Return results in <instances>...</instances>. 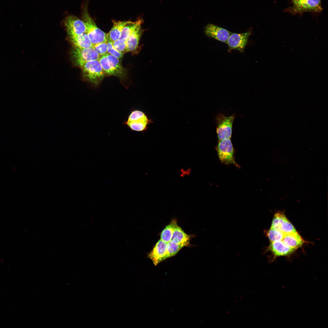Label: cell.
I'll use <instances>...</instances> for the list:
<instances>
[{
  "label": "cell",
  "instance_id": "11",
  "mask_svg": "<svg viewBox=\"0 0 328 328\" xmlns=\"http://www.w3.org/2000/svg\"><path fill=\"white\" fill-rule=\"evenodd\" d=\"M167 243L159 240L156 243L152 251L148 255L149 257L156 265L161 261L166 259V245Z\"/></svg>",
  "mask_w": 328,
  "mask_h": 328
},
{
  "label": "cell",
  "instance_id": "8",
  "mask_svg": "<svg viewBox=\"0 0 328 328\" xmlns=\"http://www.w3.org/2000/svg\"><path fill=\"white\" fill-rule=\"evenodd\" d=\"M251 34V30L246 32L237 33H232L226 43L228 47V51L233 50L244 52L247 45L249 36Z\"/></svg>",
  "mask_w": 328,
  "mask_h": 328
},
{
  "label": "cell",
  "instance_id": "10",
  "mask_svg": "<svg viewBox=\"0 0 328 328\" xmlns=\"http://www.w3.org/2000/svg\"><path fill=\"white\" fill-rule=\"evenodd\" d=\"M64 24L69 35L86 33V27L84 22L76 16H68L65 20Z\"/></svg>",
  "mask_w": 328,
  "mask_h": 328
},
{
  "label": "cell",
  "instance_id": "4",
  "mask_svg": "<svg viewBox=\"0 0 328 328\" xmlns=\"http://www.w3.org/2000/svg\"><path fill=\"white\" fill-rule=\"evenodd\" d=\"M215 149L221 163L227 165L232 164L237 168H240L235 160L234 149L231 138L218 141Z\"/></svg>",
  "mask_w": 328,
  "mask_h": 328
},
{
  "label": "cell",
  "instance_id": "22",
  "mask_svg": "<svg viewBox=\"0 0 328 328\" xmlns=\"http://www.w3.org/2000/svg\"><path fill=\"white\" fill-rule=\"evenodd\" d=\"M287 218L284 214L282 212H278L275 213L272 220L270 228L275 229L282 232L281 230V226Z\"/></svg>",
  "mask_w": 328,
  "mask_h": 328
},
{
  "label": "cell",
  "instance_id": "21",
  "mask_svg": "<svg viewBox=\"0 0 328 328\" xmlns=\"http://www.w3.org/2000/svg\"><path fill=\"white\" fill-rule=\"evenodd\" d=\"M183 247L182 244L178 243L174 240H171L167 244L166 258L176 255Z\"/></svg>",
  "mask_w": 328,
  "mask_h": 328
},
{
  "label": "cell",
  "instance_id": "14",
  "mask_svg": "<svg viewBox=\"0 0 328 328\" xmlns=\"http://www.w3.org/2000/svg\"><path fill=\"white\" fill-rule=\"evenodd\" d=\"M74 46L79 48H93L94 45L86 33L69 35Z\"/></svg>",
  "mask_w": 328,
  "mask_h": 328
},
{
  "label": "cell",
  "instance_id": "6",
  "mask_svg": "<svg viewBox=\"0 0 328 328\" xmlns=\"http://www.w3.org/2000/svg\"><path fill=\"white\" fill-rule=\"evenodd\" d=\"M292 7L288 10L293 14L305 12H320L323 10L321 0H292Z\"/></svg>",
  "mask_w": 328,
  "mask_h": 328
},
{
  "label": "cell",
  "instance_id": "24",
  "mask_svg": "<svg viewBox=\"0 0 328 328\" xmlns=\"http://www.w3.org/2000/svg\"><path fill=\"white\" fill-rule=\"evenodd\" d=\"M265 232L270 242L282 241L284 236V234L281 232L272 228Z\"/></svg>",
  "mask_w": 328,
  "mask_h": 328
},
{
  "label": "cell",
  "instance_id": "2",
  "mask_svg": "<svg viewBox=\"0 0 328 328\" xmlns=\"http://www.w3.org/2000/svg\"><path fill=\"white\" fill-rule=\"evenodd\" d=\"M152 121L142 111L138 109H132L127 119L123 124L128 127L131 130L136 132L146 131Z\"/></svg>",
  "mask_w": 328,
  "mask_h": 328
},
{
  "label": "cell",
  "instance_id": "19",
  "mask_svg": "<svg viewBox=\"0 0 328 328\" xmlns=\"http://www.w3.org/2000/svg\"><path fill=\"white\" fill-rule=\"evenodd\" d=\"M109 64L115 72L116 76L122 77L124 76L125 70L121 65L119 59L116 57L107 53L106 54Z\"/></svg>",
  "mask_w": 328,
  "mask_h": 328
},
{
  "label": "cell",
  "instance_id": "13",
  "mask_svg": "<svg viewBox=\"0 0 328 328\" xmlns=\"http://www.w3.org/2000/svg\"><path fill=\"white\" fill-rule=\"evenodd\" d=\"M144 31L141 26L136 29L125 41L128 52L134 53L138 48L140 39Z\"/></svg>",
  "mask_w": 328,
  "mask_h": 328
},
{
  "label": "cell",
  "instance_id": "15",
  "mask_svg": "<svg viewBox=\"0 0 328 328\" xmlns=\"http://www.w3.org/2000/svg\"><path fill=\"white\" fill-rule=\"evenodd\" d=\"M282 241L288 246L295 249L301 247L304 243V240L297 231L284 235Z\"/></svg>",
  "mask_w": 328,
  "mask_h": 328
},
{
  "label": "cell",
  "instance_id": "20",
  "mask_svg": "<svg viewBox=\"0 0 328 328\" xmlns=\"http://www.w3.org/2000/svg\"><path fill=\"white\" fill-rule=\"evenodd\" d=\"M178 226L175 221H172L162 230L161 234V239L167 243L170 241L174 230Z\"/></svg>",
  "mask_w": 328,
  "mask_h": 328
},
{
  "label": "cell",
  "instance_id": "16",
  "mask_svg": "<svg viewBox=\"0 0 328 328\" xmlns=\"http://www.w3.org/2000/svg\"><path fill=\"white\" fill-rule=\"evenodd\" d=\"M130 21L113 20V26L111 30L107 34V39L112 42L119 39L122 29Z\"/></svg>",
  "mask_w": 328,
  "mask_h": 328
},
{
  "label": "cell",
  "instance_id": "17",
  "mask_svg": "<svg viewBox=\"0 0 328 328\" xmlns=\"http://www.w3.org/2000/svg\"><path fill=\"white\" fill-rule=\"evenodd\" d=\"M144 20L141 18H139L135 22L130 21L122 29L119 39L125 42L130 35L136 29L141 26Z\"/></svg>",
  "mask_w": 328,
  "mask_h": 328
},
{
  "label": "cell",
  "instance_id": "27",
  "mask_svg": "<svg viewBox=\"0 0 328 328\" xmlns=\"http://www.w3.org/2000/svg\"><path fill=\"white\" fill-rule=\"evenodd\" d=\"M93 48L97 52L100 57L108 53L107 41L94 44Z\"/></svg>",
  "mask_w": 328,
  "mask_h": 328
},
{
  "label": "cell",
  "instance_id": "7",
  "mask_svg": "<svg viewBox=\"0 0 328 328\" xmlns=\"http://www.w3.org/2000/svg\"><path fill=\"white\" fill-rule=\"evenodd\" d=\"M71 55L75 63L79 66L85 62L99 60L100 56L93 48H79L73 46Z\"/></svg>",
  "mask_w": 328,
  "mask_h": 328
},
{
  "label": "cell",
  "instance_id": "3",
  "mask_svg": "<svg viewBox=\"0 0 328 328\" xmlns=\"http://www.w3.org/2000/svg\"><path fill=\"white\" fill-rule=\"evenodd\" d=\"M79 66L85 78L95 86L99 85L105 75L98 60L85 62Z\"/></svg>",
  "mask_w": 328,
  "mask_h": 328
},
{
  "label": "cell",
  "instance_id": "12",
  "mask_svg": "<svg viewBox=\"0 0 328 328\" xmlns=\"http://www.w3.org/2000/svg\"><path fill=\"white\" fill-rule=\"evenodd\" d=\"M268 248L276 257L289 255L296 250L288 246L282 241L271 242Z\"/></svg>",
  "mask_w": 328,
  "mask_h": 328
},
{
  "label": "cell",
  "instance_id": "23",
  "mask_svg": "<svg viewBox=\"0 0 328 328\" xmlns=\"http://www.w3.org/2000/svg\"><path fill=\"white\" fill-rule=\"evenodd\" d=\"M98 60L105 75L116 76L115 72L110 65L106 54L100 57Z\"/></svg>",
  "mask_w": 328,
  "mask_h": 328
},
{
  "label": "cell",
  "instance_id": "25",
  "mask_svg": "<svg viewBox=\"0 0 328 328\" xmlns=\"http://www.w3.org/2000/svg\"><path fill=\"white\" fill-rule=\"evenodd\" d=\"M281 230L284 235L296 232L295 227L287 218L282 223Z\"/></svg>",
  "mask_w": 328,
  "mask_h": 328
},
{
  "label": "cell",
  "instance_id": "26",
  "mask_svg": "<svg viewBox=\"0 0 328 328\" xmlns=\"http://www.w3.org/2000/svg\"><path fill=\"white\" fill-rule=\"evenodd\" d=\"M112 42L114 47L118 51L123 54L128 52L126 42L123 40L118 39Z\"/></svg>",
  "mask_w": 328,
  "mask_h": 328
},
{
  "label": "cell",
  "instance_id": "18",
  "mask_svg": "<svg viewBox=\"0 0 328 328\" xmlns=\"http://www.w3.org/2000/svg\"><path fill=\"white\" fill-rule=\"evenodd\" d=\"M190 235L186 234L180 227L178 226L174 231L171 240L185 247L190 245Z\"/></svg>",
  "mask_w": 328,
  "mask_h": 328
},
{
  "label": "cell",
  "instance_id": "9",
  "mask_svg": "<svg viewBox=\"0 0 328 328\" xmlns=\"http://www.w3.org/2000/svg\"><path fill=\"white\" fill-rule=\"evenodd\" d=\"M204 32L207 36L226 43L232 33L227 29L210 23L205 26Z\"/></svg>",
  "mask_w": 328,
  "mask_h": 328
},
{
  "label": "cell",
  "instance_id": "1",
  "mask_svg": "<svg viewBox=\"0 0 328 328\" xmlns=\"http://www.w3.org/2000/svg\"><path fill=\"white\" fill-rule=\"evenodd\" d=\"M87 5L83 7L82 20L86 27V33L93 45L107 40V34L99 28L89 15Z\"/></svg>",
  "mask_w": 328,
  "mask_h": 328
},
{
  "label": "cell",
  "instance_id": "28",
  "mask_svg": "<svg viewBox=\"0 0 328 328\" xmlns=\"http://www.w3.org/2000/svg\"><path fill=\"white\" fill-rule=\"evenodd\" d=\"M107 42L108 53L116 57L119 59H121L124 54L118 51L115 49L113 46L112 42L111 41L107 39Z\"/></svg>",
  "mask_w": 328,
  "mask_h": 328
},
{
  "label": "cell",
  "instance_id": "5",
  "mask_svg": "<svg viewBox=\"0 0 328 328\" xmlns=\"http://www.w3.org/2000/svg\"><path fill=\"white\" fill-rule=\"evenodd\" d=\"M234 114L225 116L220 114L216 117V132L218 141L225 138H231Z\"/></svg>",
  "mask_w": 328,
  "mask_h": 328
}]
</instances>
